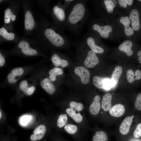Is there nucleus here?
<instances>
[{"instance_id":"obj_12","label":"nucleus","mask_w":141,"mask_h":141,"mask_svg":"<svg viewBox=\"0 0 141 141\" xmlns=\"http://www.w3.org/2000/svg\"><path fill=\"white\" fill-rule=\"evenodd\" d=\"M100 97L98 95L94 97L93 102L90 105L89 110L90 113L93 115H96L99 113L100 109V103L99 102Z\"/></svg>"},{"instance_id":"obj_33","label":"nucleus","mask_w":141,"mask_h":141,"mask_svg":"<svg viewBox=\"0 0 141 141\" xmlns=\"http://www.w3.org/2000/svg\"><path fill=\"white\" fill-rule=\"evenodd\" d=\"M134 105L137 110H141V93L138 95L135 102Z\"/></svg>"},{"instance_id":"obj_42","label":"nucleus","mask_w":141,"mask_h":141,"mask_svg":"<svg viewBox=\"0 0 141 141\" xmlns=\"http://www.w3.org/2000/svg\"><path fill=\"white\" fill-rule=\"evenodd\" d=\"M138 56H139L138 60L141 63V51H139L137 53Z\"/></svg>"},{"instance_id":"obj_27","label":"nucleus","mask_w":141,"mask_h":141,"mask_svg":"<svg viewBox=\"0 0 141 141\" xmlns=\"http://www.w3.org/2000/svg\"><path fill=\"white\" fill-rule=\"evenodd\" d=\"M70 108L74 110L79 111L82 110L83 105L81 103H77L75 101H71L69 103Z\"/></svg>"},{"instance_id":"obj_31","label":"nucleus","mask_w":141,"mask_h":141,"mask_svg":"<svg viewBox=\"0 0 141 141\" xmlns=\"http://www.w3.org/2000/svg\"><path fill=\"white\" fill-rule=\"evenodd\" d=\"M4 22L6 24L9 23L11 16L14 14L9 8L6 9L4 11Z\"/></svg>"},{"instance_id":"obj_22","label":"nucleus","mask_w":141,"mask_h":141,"mask_svg":"<svg viewBox=\"0 0 141 141\" xmlns=\"http://www.w3.org/2000/svg\"><path fill=\"white\" fill-rule=\"evenodd\" d=\"M93 141H108V137L106 133L101 131L97 132L93 136Z\"/></svg>"},{"instance_id":"obj_43","label":"nucleus","mask_w":141,"mask_h":141,"mask_svg":"<svg viewBox=\"0 0 141 141\" xmlns=\"http://www.w3.org/2000/svg\"><path fill=\"white\" fill-rule=\"evenodd\" d=\"M16 16L14 14L11 17V20L13 21H14L16 19Z\"/></svg>"},{"instance_id":"obj_34","label":"nucleus","mask_w":141,"mask_h":141,"mask_svg":"<svg viewBox=\"0 0 141 141\" xmlns=\"http://www.w3.org/2000/svg\"><path fill=\"white\" fill-rule=\"evenodd\" d=\"M133 135L135 138H137L141 137V123L137 125L134 131Z\"/></svg>"},{"instance_id":"obj_30","label":"nucleus","mask_w":141,"mask_h":141,"mask_svg":"<svg viewBox=\"0 0 141 141\" xmlns=\"http://www.w3.org/2000/svg\"><path fill=\"white\" fill-rule=\"evenodd\" d=\"M28 84L26 80L21 81L20 83V89L26 95H27V92L29 87H28Z\"/></svg>"},{"instance_id":"obj_10","label":"nucleus","mask_w":141,"mask_h":141,"mask_svg":"<svg viewBox=\"0 0 141 141\" xmlns=\"http://www.w3.org/2000/svg\"><path fill=\"white\" fill-rule=\"evenodd\" d=\"M129 18L131 21V24L133 29L135 31L138 30L140 28L138 11L136 9H133L130 13Z\"/></svg>"},{"instance_id":"obj_26","label":"nucleus","mask_w":141,"mask_h":141,"mask_svg":"<svg viewBox=\"0 0 141 141\" xmlns=\"http://www.w3.org/2000/svg\"><path fill=\"white\" fill-rule=\"evenodd\" d=\"M67 120V117L66 114H62L59 116L57 121V125L61 128L66 125Z\"/></svg>"},{"instance_id":"obj_18","label":"nucleus","mask_w":141,"mask_h":141,"mask_svg":"<svg viewBox=\"0 0 141 141\" xmlns=\"http://www.w3.org/2000/svg\"><path fill=\"white\" fill-rule=\"evenodd\" d=\"M122 68L120 66H116L112 74L111 80L114 85L117 84L122 72Z\"/></svg>"},{"instance_id":"obj_2","label":"nucleus","mask_w":141,"mask_h":141,"mask_svg":"<svg viewBox=\"0 0 141 141\" xmlns=\"http://www.w3.org/2000/svg\"><path fill=\"white\" fill-rule=\"evenodd\" d=\"M44 34L46 37L54 45L60 46L63 44V38L53 30L49 28L46 29L45 31Z\"/></svg>"},{"instance_id":"obj_19","label":"nucleus","mask_w":141,"mask_h":141,"mask_svg":"<svg viewBox=\"0 0 141 141\" xmlns=\"http://www.w3.org/2000/svg\"><path fill=\"white\" fill-rule=\"evenodd\" d=\"M66 112L67 114L72 118L76 122L79 123L83 120V117L80 113L77 114L74 110L70 108H68L66 110Z\"/></svg>"},{"instance_id":"obj_5","label":"nucleus","mask_w":141,"mask_h":141,"mask_svg":"<svg viewBox=\"0 0 141 141\" xmlns=\"http://www.w3.org/2000/svg\"><path fill=\"white\" fill-rule=\"evenodd\" d=\"M24 72V69L22 68L19 67L14 68L8 75L7 78L8 82L10 84L16 83L20 77L22 75Z\"/></svg>"},{"instance_id":"obj_8","label":"nucleus","mask_w":141,"mask_h":141,"mask_svg":"<svg viewBox=\"0 0 141 141\" xmlns=\"http://www.w3.org/2000/svg\"><path fill=\"white\" fill-rule=\"evenodd\" d=\"M18 46L21 49L22 52L26 55H35L37 54V51L35 50L29 48V44L26 41H21L18 45Z\"/></svg>"},{"instance_id":"obj_1","label":"nucleus","mask_w":141,"mask_h":141,"mask_svg":"<svg viewBox=\"0 0 141 141\" xmlns=\"http://www.w3.org/2000/svg\"><path fill=\"white\" fill-rule=\"evenodd\" d=\"M85 12V8L81 4L78 3L74 7L70 14L68 20L72 24H75L83 17Z\"/></svg>"},{"instance_id":"obj_17","label":"nucleus","mask_w":141,"mask_h":141,"mask_svg":"<svg viewBox=\"0 0 141 141\" xmlns=\"http://www.w3.org/2000/svg\"><path fill=\"white\" fill-rule=\"evenodd\" d=\"M87 42L92 50L96 53H102L104 52V50L103 48L95 44V41L92 38H88L87 40Z\"/></svg>"},{"instance_id":"obj_48","label":"nucleus","mask_w":141,"mask_h":141,"mask_svg":"<svg viewBox=\"0 0 141 141\" xmlns=\"http://www.w3.org/2000/svg\"><path fill=\"white\" fill-rule=\"evenodd\" d=\"M139 1H141V0H139Z\"/></svg>"},{"instance_id":"obj_38","label":"nucleus","mask_w":141,"mask_h":141,"mask_svg":"<svg viewBox=\"0 0 141 141\" xmlns=\"http://www.w3.org/2000/svg\"><path fill=\"white\" fill-rule=\"evenodd\" d=\"M28 117L27 116H24L22 117V119L21 118V122L22 125H25L28 122V121L29 119Z\"/></svg>"},{"instance_id":"obj_7","label":"nucleus","mask_w":141,"mask_h":141,"mask_svg":"<svg viewBox=\"0 0 141 141\" xmlns=\"http://www.w3.org/2000/svg\"><path fill=\"white\" fill-rule=\"evenodd\" d=\"M125 111V107L121 104H118L113 105L109 110L110 115L115 117L122 116L124 114Z\"/></svg>"},{"instance_id":"obj_11","label":"nucleus","mask_w":141,"mask_h":141,"mask_svg":"<svg viewBox=\"0 0 141 141\" xmlns=\"http://www.w3.org/2000/svg\"><path fill=\"white\" fill-rule=\"evenodd\" d=\"M40 84L42 87L50 95L53 94L56 90L54 85L49 78L44 79L40 81Z\"/></svg>"},{"instance_id":"obj_23","label":"nucleus","mask_w":141,"mask_h":141,"mask_svg":"<svg viewBox=\"0 0 141 141\" xmlns=\"http://www.w3.org/2000/svg\"><path fill=\"white\" fill-rule=\"evenodd\" d=\"M54 13L57 18L60 21H63L65 18V14L64 10L58 6H55L53 8Z\"/></svg>"},{"instance_id":"obj_36","label":"nucleus","mask_w":141,"mask_h":141,"mask_svg":"<svg viewBox=\"0 0 141 141\" xmlns=\"http://www.w3.org/2000/svg\"><path fill=\"white\" fill-rule=\"evenodd\" d=\"M135 80H139L141 79V70H137L135 72Z\"/></svg>"},{"instance_id":"obj_3","label":"nucleus","mask_w":141,"mask_h":141,"mask_svg":"<svg viewBox=\"0 0 141 141\" xmlns=\"http://www.w3.org/2000/svg\"><path fill=\"white\" fill-rule=\"evenodd\" d=\"M75 73L79 76L81 82L84 84H87L89 82L90 73L89 71L84 67H77L74 69Z\"/></svg>"},{"instance_id":"obj_29","label":"nucleus","mask_w":141,"mask_h":141,"mask_svg":"<svg viewBox=\"0 0 141 141\" xmlns=\"http://www.w3.org/2000/svg\"><path fill=\"white\" fill-rule=\"evenodd\" d=\"M126 74L127 80L129 83H132L135 80V75L132 70L128 69L126 71Z\"/></svg>"},{"instance_id":"obj_41","label":"nucleus","mask_w":141,"mask_h":141,"mask_svg":"<svg viewBox=\"0 0 141 141\" xmlns=\"http://www.w3.org/2000/svg\"><path fill=\"white\" fill-rule=\"evenodd\" d=\"M56 76L54 75H50L49 76V79L51 82H53L56 80Z\"/></svg>"},{"instance_id":"obj_16","label":"nucleus","mask_w":141,"mask_h":141,"mask_svg":"<svg viewBox=\"0 0 141 141\" xmlns=\"http://www.w3.org/2000/svg\"><path fill=\"white\" fill-rule=\"evenodd\" d=\"M51 60L53 64L56 67L60 66L64 68L68 65L67 61L61 59L56 54H54L52 56Z\"/></svg>"},{"instance_id":"obj_28","label":"nucleus","mask_w":141,"mask_h":141,"mask_svg":"<svg viewBox=\"0 0 141 141\" xmlns=\"http://www.w3.org/2000/svg\"><path fill=\"white\" fill-rule=\"evenodd\" d=\"M64 128L68 133L71 134L75 133L77 130V127L76 125L68 124L65 126Z\"/></svg>"},{"instance_id":"obj_15","label":"nucleus","mask_w":141,"mask_h":141,"mask_svg":"<svg viewBox=\"0 0 141 141\" xmlns=\"http://www.w3.org/2000/svg\"><path fill=\"white\" fill-rule=\"evenodd\" d=\"M120 21L124 26L126 34L128 36L132 35L134 31L133 29L129 26L131 22L129 18L127 16H122L120 19Z\"/></svg>"},{"instance_id":"obj_20","label":"nucleus","mask_w":141,"mask_h":141,"mask_svg":"<svg viewBox=\"0 0 141 141\" xmlns=\"http://www.w3.org/2000/svg\"><path fill=\"white\" fill-rule=\"evenodd\" d=\"M114 85L111 79L110 78H102L100 89L108 90Z\"/></svg>"},{"instance_id":"obj_14","label":"nucleus","mask_w":141,"mask_h":141,"mask_svg":"<svg viewBox=\"0 0 141 141\" xmlns=\"http://www.w3.org/2000/svg\"><path fill=\"white\" fill-rule=\"evenodd\" d=\"M133 44L130 40H126L123 42L119 46V49L125 53L128 56H131L133 52L131 50Z\"/></svg>"},{"instance_id":"obj_32","label":"nucleus","mask_w":141,"mask_h":141,"mask_svg":"<svg viewBox=\"0 0 141 141\" xmlns=\"http://www.w3.org/2000/svg\"><path fill=\"white\" fill-rule=\"evenodd\" d=\"M63 73L62 69L57 67H54L50 70L49 74L50 75H54L55 76L62 75Z\"/></svg>"},{"instance_id":"obj_6","label":"nucleus","mask_w":141,"mask_h":141,"mask_svg":"<svg viewBox=\"0 0 141 141\" xmlns=\"http://www.w3.org/2000/svg\"><path fill=\"white\" fill-rule=\"evenodd\" d=\"M133 117V116H127L123 120L119 128L120 132L121 134L126 135L129 132Z\"/></svg>"},{"instance_id":"obj_44","label":"nucleus","mask_w":141,"mask_h":141,"mask_svg":"<svg viewBox=\"0 0 141 141\" xmlns=\"http://www.w3.org/2000/svg\"><path fill=\"white\" fill-rule=\"evenodd\" d=\"M34 26V25H33V24L31 25L30 26V30H32L33 29Z\"/></svg>"},{"instance_id":"obj_46","label":"nucleus","mask_w":141,"mask_h":141,"mask_svg":"<svg viewBox=\"0 0 141 141\" xmlns=\"http://www.w3.org/2000/svg\"><path fill=\"white\" fill-rule=\"evenodd\" d=\"M66 2H68V1H73V0H65Z\"/></svg>"},{"instance_id":"obj_25","label":"nucleus","mask_w":141,"mask_h":141,"mask_svg":"<svg viewBox=\"0 0 141 141\" xmlns=\"http://www.w3.org/2000/svg\"><path fill=\"white\" fill-rule=\"evenodd\" d=\"M0 35L8 40H12L14 38V33L10 32L8 33L4 28L2 27L0 29Z\"/></svg>"},{"instance_id":"obj_13","label":"nucleus","mask_w":141,"mask_h":141,"mask_svg":"<svg viewBox=\"0 0 141 141\" xmlns=\"http://www.w3.org/2000/svg\"><path fill=\"white\" fill-rule=\"evenodd\" d=\"M112 96L109 93H106L103 96L101 104V108L105 111H109L111 108Z\"/></svg>"},{"instance_id":"obj_37","label":"nucleus","mask_w":141,"mask_h":141,"mask_svg":"<svg viewBox=\"0 0 141 141\" xmlns=\"http://www.w3.org/2000/svg\"><path fill=\"white\" fill-rule=\"evenodd\" d=\"M5 59L4 56L0 53V66H2L5 63Z\"/></svg>"},{"instance_id":"obj_40","label":"nucleus","mask_w":141,"mask_h":141,"mask_svg":"<svg viewBox=\"0 0 141 141\" xmlns=\"http://www.w3.org/2000/svg\"><path fill=\"white\" fill-rule=\"evenodd\" d=\"M35 87L34 86H32L30 87L28 91L27 95H30L32 94L35 90Z\"/></svg>"},{"instance_id":"obj_9","label":"nucleus","mask_w":141,"mask_h":141,"mask_svg":"<svg viewBox=\"0 0 141 141\" xmlns=\"http://www.w3.org/2000/svg\"><path fill=\"white\" fill-rule=\"evenodd\" d=\"M93 28L94 30L98 31L102 37L104 38L108 37L109 33L111 32L112 30V27L110 26H101L97 24L93 25Z\"/></svg>"},{"instance_id":"obj_39","label":"nucleus","mask_w":141,"mask_h":141,"mask_svg":"<svg viewBox=\"0 0 141 141\" xmlns=\"http://www.w3.org/2000/svg\"><path fill=\"white\" fill-rule=\"evenodd\" d=\"M30 140L31 141H37L39 140L37 136L35 134H32L30 137Z\"/></svg>"},{"instance_id":"obj_24","label":"nucleus","mask_w":141,"mask_h":141,"mask_svg":"<svg viewBox=\"0 0 141 141\" xmlns=\"http://www.w3.org/2000/svg\"><path fill=\"white\" fill-rule=\"evenodd\" d=\"M108 12L111 13L113 10V8L117 5V1L115 0H104V1Z\"/></svg>"},{"instance_id":"obj_35","label":"nucleus","mask_w":141,"mask_h":141,"mask_svg":"<svg viewBox=\"0 0 141 141\" xmlns=\"http://www.w3.org/2000/svg\"><path fill=\"white\" fill-rule=\"evenodd\" d=\"M133 0H119L118 1L121 7L124 8L127 7V4L129 5H131L133 2Z\"/></svg>"},{"instance_id":"obj_21","label":"nucleus","mask_w":141,"mask_h":141,"mask_svg":"<svg viewBox=\"0 0 141 141\" xmlns=\"http://www.w3.org/2000/svg\"><path fill=\"white\" fill-rule=\"evenodd\" d=\"M46 129L43 125H40L37 126L33 131V133L38 137L39 140H41L44 137Z\"/></svg>"},{"instance_id":"obj_47","label":"nucleus","mask_w":141,"mask_h":141,"mask_svg":"<svg viewBox=\"0 0 141 141\" xmlns=\"http://www.w3.org/2000/svg\"><path fill=\"white\" fill-rule=\"evenodd\" d=\"M2 1V0H0V2H1Z\"/></svg>"},{"instance_id":"obj_45","label":"nucleus","mask_w":141,"mask_h":141,"mask_svg":"<svg viewBox=\"0 0 141 141\" xmlns=\"http://www.w3.org/2000/svg\"><path fill=\"white\" fill-rule=\"evenodd\" d=\"M1 116H2V114H1V111H0V119L1 118Z\"/></svg>"},{"instance_id":"obj_4","label":"nucleus","mask_w":141,"mask_h":141,"mask_svg":"<svg viewBox=\"0 0 141 141\" xmlns=\"http://www.w3.org/2000/svg\"><path fill=\"white\" fill-rule=\"evenodd\" d=\"M98 57L95 52L92 50L89 51L85 60L84 64L88 68H92L95 67L99 63Z\"/></svg>"}]
</instances>
